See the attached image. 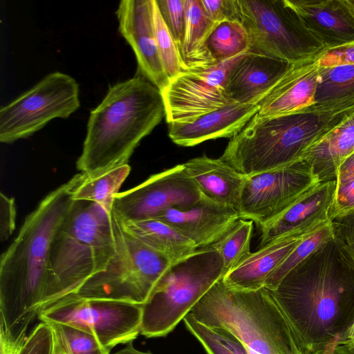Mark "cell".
<instances>
[{"instance_id": "obj_1", "label": "cell", "mask_w": 354, "mask_h": 354, "mask_svg": "<svg viewBox=\"0 0 354 354\" xmlns=\"http://www.w3.org/2000/svg\"><path fill=\"white\" fill-rule=\"evenodd\" d=\"M268 290L301 354L341 344L354 323V259L335 233Z\"/></svg>"}, {"instance_id": "obj_2", "label": "cell", "mask_w": 354, "mask_h": 354, "mask_svg": "<svg viewBox=\"0 0 354 354\" xmlns=\"http://www.w3.org/2000/svg\"><path fill=\"white\" fill-rule=\"evenodd\" d=\"M73 202L66 183L48 194L1 256L0 329L15 340L26 337L50 301V244Z\"/></svg>"}, {"instance_id": "obj_3", "label": "cell", "mask_w": 354, "mask_h": 354, "mask_svg": "<svg viewBox=\"0 0 354 354\" xmlns=\"http://www.w3.org/2000/svg\"><path fill=\"white\" fill-rule=\"evenodd\" d=\"M164 117L161 91L142 75L111 86L91 111L77 169L94 178L127 164Z\"/></svg>"}, {"instance_id": "obj_4", "label": "cell", "mask_w": 354, "mask_h": 354, "mask_svg": "<svg viewBox=\"0 0 354 354\" xmlns=\"http://www.w3.org/2000/svg\"><path fill=\"white\" fill-rule=\"evenodd\" d=\"M354 113L308 109L276 115L257 113L231 138L220 158L245 176L290 164Z\"/></svg>"}, {"instance_id": "obj_5", "label": "cell", "mask_w": 354, "mask_h": 354, "mask_svg": "<svg viewBox=\"0 0 354 354\" xmlns=\"http://www.w3.org/2000/svg\"><path fill=\"white\" fill-rule=\"evenodd\" d=\"M189 313L206 326L228 331L256 354H301L287 318L265 287L236 289L222 278Z\"/></svg>"}, {"instance_id": "obj_6", "label": "cell", "mask_w": 354, "mask_h": 354, "mask_svg": "<svg viewBox=\"0 0 354 354\" xmlns=\"http://www.w3.org/2000/svg\"><path fill=\"white\" fill-rule=\"evenodd\" d=\"M115 253L111 213L95 203L74 201L50 244L51 293L46 306L75 294L106 268Z\"/></svg>"}, {"instance_id": "obj_7", "label": "cell", "mask_w": 354, "mask_h": 354, "mask_svg": "<svg viewBox=\"0 0 354 354\" xmlns=\"http://www.w3.org/2000/svg\"><path fill=\"white\" fill-rule=\"evenodd\" d=\"M224 277L222 259L212 246L172 265L142 305L140 334L164 337Z\"/></svg>"}, {"instance_id": "obj_8", "label": "cell", "mask_w": 354, "mask_h": 354, "mask_svg": "<svg viewBox=\"0 0 354 354\" xmlns=\"http://www.w3.org/2000/svg\"><path fill=\"white\" fill-rule=\"evenodd\" d=\"M112 219L115 255L104 271L90 278L75 295L143 305L173 264L125 230L113 214Z\"/></svg>"}, {"instance_id": "obj_9", "label": "cell", "mask_w": 354, "mask_h": 354, "mask_svg": "<svg viewBox=\"0 0 354 354\" xmlns=\"http://www.w3.org/2000/svg\"><path fill=\"white\" fill-rule=\"evenodd\" d=\"M248 51L295 64L317 58L324 44L307 28L288 0H236Z\"/></svg>"}, {"instance_id": "obj_10", "label": "cell", "mask_w": 354, "mask_h": 354, "mask_svg": "<svg viewBox=\"0 0 354 354\" xmlns=\"http://www.w3.org/2000/svg\"><path fill=\"white\" fill-rule=\"evenodd\" d=\"M80 106L77 81L64 73H50L1 108L0 142L28 138L54 118H68Z\"/></svg>"}, {"instance_id": "obj_11", "label": "cell", "mask_w": 354, "mask_h": 354, "mask_svg": "<svg viewBox=\"0 0 354 354\" xmlns=\"http://www.w3.org/2000/svg\"><path fill=\"white\" fill-rule=\"evenodd\" d=\"M142 305L68 295L43 308L44 322L73 326L97 337L108 351L133 342L140 334Z\"/></svg>"}, {"instance_id": "obj_12", "label": "cell", "mask_w": 354, "mask_h": 354, "mask_svg": "<svg viewBox=\"0 0 354 354\" xmlns=\"http://www.w3.org/2000/svg\"><path fill=\"white\" fill-rule=\"evenodd\" d=\"M319 183L304 158L246 176L238 208L239 216L251 220L260 227Z\"/></svg>"}, {"instance_id": "obj_13", "label": "cell", "mask_w": 354, "mask_h": 354, "mask_svg": "<svg viewBox=\"0 0 354 354\" xmlns=\"http://www.w3.org/2000/svg\"><path fill=\"white\" fill-rule=\"evenodd\" d=\"M242 55L184 71L171 79L161 91L167 123L189 122L234 103L227 94L226 82L230 68Z\"/></svg>"}, {"instance_id": "obj_14", "label": "cell", "mask_w": 354, "mask_h": 354, "mask_svg": "<svg viewBox=\"0 0 354 354\" xmlns=\"http://www.w3.org/2000/svg\"><path fill=\"white\" fill-rule=\"evenodd\" d=\"M202 195L183 164L151 175L114 197L111 213L121 222L153 218L170 208L193 205Z\"/></svg>"}, {"instance_id": "obj_15", "label": "cell", "mask_w": 354, "mask_h": 354, "mask_svg": "<svg viewBox=\"0 0 354 354\" xmlns=\"http://www.w3.org/2000/svg\"><path fill=\"white\" fill-rule=\"evenodd\" d=\"M119 31L132 48L140 73L160 91L169 80L156 40L152 0H123L116 11Z\"/></svg>"}, {"instance_id": "obj_16", "label": "cell", "mask_w": 354, "mask_h": 354, "mask_svg": "<svg viewBox=\"0 0 354 354\" xmlns=\"http://www.w3.org/2000/svg\"><path fill=\"white\" fill-rule=\"evenodd\" d=\"M153 218L169 225L200 249L216 243L241 218L236 208L216 203L202 196L192 206L170 208Z\"/></svg>"}, {"instance_id": "obj_17", "label": "cell", "mask_w": 354, "mask_h": 354, "mask_svg": "<svg viewBox=\"0 0 354 354\" xmlns=\"http://www.w3.org/2000/svg\"><path fill=\"white\" fill-rule=\"evenodd\" d=\"M336 180L319 183L260 226L259 248L288 234L317 228L331 219Z\"/></svg>"}, {"instance_id": "obj_18", "label": "cell", "mask_w": 354, "mask_h": 354, "mask_svg": "<svg viewBox=\"0 0 354 354\" xmlns=\"http://www.w3.org/2000/svg\"><path fill=\"white\" fill-rule=\"evenodd\" d=\"M293 66L273 57L247 52L230 68L226 92L234 103L258 104Z\"/></svg>"}, {"instance_id": "obj_19", "label": "cell", "mask_w": 354, "mask_h": 354, "mask_svg": "<svg viewBox=\"0 0 354 354\" xmlns=\"http://www.w3.org/2000/svg\"><path fill=\"white\" fill-rule=\"evenodd\" d=\"M326 49L354 41V10L348 0H288Z\"/></svg>"}, {"instance_id": "obj_20", "label": "cell", "mask_w": 354, "mask_h": 354, "mask_svg": "<svg viewBox=\"0 0 354 354\" xmlns=\"http://www.w3.org/2000/svg\"><path fill=\"white\" fill-rule=\"evenodd\" d=\"M259 111V105L233 103L189 122L169 124V136L176 145L193 147L205 141L232 138Z\"/></svg>"}, {"instance_id": "obj_21", "label": "cell", "mask_w": 354, "mask_h": 354, "mask_svg": "<svg viewBox=\"0 0 354 354\" xmlns=\"http://www.w3.org/2000/svg\"><path fill=\"white\" fill-rule=\"evenodd\" d=\"M321 66L317 58L293 64L289 71L258 104L260 116L289 114L314 104Z\"/></svg>"}, {"instance_id": "obj_22", "label": "cell", "mask_w": 354, "mask_h": 354, "mask_svg": "<svg viewBox=\"0 0 354 354\" xmlns=\"http://www.w3.org/2000/svg\"><path fill=\"white\" fill-rule=\"evenodd\" d=\"M317 228L286 234L259 248L228 272L223 277V281L240 290L264 287L268 278L300 241Z\"/></svg>"}, {"instance_id": "obj_23", "label": "cell", "mask_w": 354, "mask_h": 354, "mask_svg": "<svg viewBox=\"0 0 354 354\" xmlns=\"http://www.w3.org/2000/svg\"><path fill=\"white\" fill-rule=\"evenodd\" d=\"M183 165L187 175L203 197L238 210L245 176L220 158L202 156L190 159Z\"/></svg>"}, {"instance_id": "obj_24", "label": "cell", "mask_w": 354, "mask_h": 354, "mask_svg": "<svg viewBox=\"0 0 354 354\" xmlns=\"http://www.w3.org/2000/svg\"><path fill=\"white\" fill-rule=\"evenodd\" d=\"M354 153V113L330 130L304 154L320 183L336 180L340 165Z\"/></svg>"}, {"instance_id": "obj_25", "label": "cell", "mask_w": 354, "mask_h": 354, "mask_svg": "<svg viewBox=\"0 0 354 354\" xmlns=\"http://www.w3.org/2000/svg\"><path fill=\"white\" fill-rule=\"evenodd\" d=\"M120 222L125 230L167 257L173 265L189 257L198 250L192 241L158 219Z\"/></svg>"}, {"instance_id": "obj_26", "label": "cell", "mask_w": 354, "mask_h": 354, "mask_svg": "<svg viewBox=\"0 0 354 354\" xmlns=\"http://www.w3.org/2000/svg\"><path fill=\"white\" fill-rule=\"evenodd\" d=\"M185 3L186 21L179 50L185 66L187 70L196 69L217 63L207 48V39L217 23L206 15L200 0H185Z\"/></svg>"}, {"instance_id": "obj_27", "label": "cell", "mask_w": 354, "mask_h": 354, "mask_svg": "<svg viewBox=\"0 0 354 354\" xmlns=\"http://www.w3.org/2000/svg\"><path fill=\"white\" fill-rule=\"evenodd\" d=\"M354 107V64L321 67L314 104L315 111L344 110Z\"/></svg>"}, {"instance_id": "obj_28", "label": "cell", "mask_w": 354, "mask_h": 354, "mask_svg": "<svg viewBox=\"0 0 354 354\" xmlns=\"http://www.w3.org/2000/svg\"><path fill=\"white\" fill-rule=\"evenodd\" d=\"M130 171L131 167L125 164L94 178L80 173L66 185L73 200L95 203L111 213L114 197Z\"/></svg>"}, {"instance_id": "obj_29", "label": "cell", "mask_w": 354, "mask_h": 354, "mask_svg": "<svg viewBox=\"0 0 354 354\" xmlns=\"http://www.w3.org/2000/svg\"><path fill=\"white\" fill-rule=\"evenodd\" d=\"M207 48L216 62H223L245 53L250 48L248 32L237 20L216 24L207 41Z\"/></svg>"}, {"instance_id": "obj_30", "label": "cell", "mask_w": 354, "mask_h": 354, "mask_svg": "<svg viewBox=\"0 0 354 354\" xmlns=\"http://www.w3.org/2000/svg\"><path fill=\"white\" fill-rule=\"evenodd\" d=\"M253 228L252 221L239 218L221 239L212 245L222 259L224 276L252 252L250 243Z\"/></svg>"}, {"instance_id": "obj_31", "label": "cell", "mask_w": 354, "mask_h": 354, "mask_svg": "<svg viewBox=\"0 0 354 354\" xmlns=\"http://www.w3.org/2000/svg\"><path fill=\"white\" fill-rule=\"evenodd\" d=\"M183 321L207 354H250L240 340L224 329L206 326L191 313L187 314Z\"/></svg>"}, {"instance_id": "obj_32", "label": "cell", "mask_w": 354, "mask_h": 354, "mask_svg": "<svg viewBox=\"0 0 354 354\" xmlns=\"http://www.w3.org/2000/svg\"><path fill=\"white\" fill-rule=\"evenodd\" d=\"M51 327L56 354H111L95 336L71 325L46 322Z\"/></svg>"}, {"instance_id": "obj_33", "label": "cell", "mask_w": 354, "mask_h": 354, "mask_svg": "<svg viewBox=\"0 0 354 354\" xmlns=\"http://www.w3.org/2000/svg\"><path fill=\"white\" fill-rule=\"evenodd\" d=\"M334 234L331 221L307 234L267 280L265 288L272 290L292 268L313 252Z\"/></svg>"}, {"instance_id": "obj_34", "label": "cell", "mask_w": 354, "mask_h": 354, "mask_svg": "<svg viewBox=\"0 0 354 354\" xmlns=\"http://www.w3.org/2000/svg\"><path fill=\"white\" fill-rule=\"evenodd\" d=\"M153 23L160 57L169 81L187 68L179 48L165 24L156 0H152Z\"/></svg>"}, {"instance_id": "obj_35", "label": "cell", "mask_w": 354, "mask_h": 354, "mask_svg": "<svg viewBox=\"0 0 354 354\" xmlns=\"http://www.w3.org/2000/svg\"><path fill=\"white\" fill-rule=\"evenodd\" d=\"M165 25L180 48L185 31V0H156Z\"/></svg>"}, {"instance_id": "obj_36", "label": "cell", "mask_w": 354, "mask_h": 354, "mask_svg": "<svg viewBox=\"0 0 354 354\" xmlns=\"http://www.w3.org/2000/svg\"><path fill=\"white\" fill-rule=\"evenodd\" d=\"M19 354H56L53 330L41 322L28 335Z\"/></svg>"}, {"instance_id": "obj_37", "label": "cell", "mask_w": 354, "mask_h": 354, "mask_svg": "<svg viewBox=\"0 0 354 354\" xmlns=\"http://www.w3.org/2000/svg\"><path fill=\"white\" fill-rule=\"evenodd\" d=\"M206 15L214 22L237 20L236 0H200Z\"/></svg>"}, {"instance_id": "obj_38", "label": "cell", "mask_w": 354, "mask_h": 354, "mask_svg": "<svg viewBox=\"0 0 354 354\" xmlns=\"http://www.w3.org/2000/svg\"><path fill=\"white\" fill-rule=\"evenodd\" d=\"M321 67H333L354 64V41L333 48L326 49L318 57Z\"/></svg>"}, {"instance_id": "obj_39", "label": "cell", "mask_w": 354, "mask_h": 354, "mask_svg": "<svg viewBox=\"0 0 354 354\" xmlns=\"http://www.w3.org/2000/svg\"><path fill=\"white\" fill-rule=\"evenodd\" d=\"M17 209L15 198L0 194V240L6 241L15 228Z\"/></svg>"}, {"instance_id": "obj_40", "label": "cell", "mask_w": 354, "mask_h": 354, "mask_svg": "<svg viewBox=\"0 0 354 354\" xmlns=\"http://www.w3.org/2000/svg\"><path fill=\"white\" fill-rule=\"evenodd\" d=\"M335 234L344 243L354 259V210L331 218Z\"/></svg>"}, {"instance_id": "obj_41", "label": "cell", "mask_w": 354, "mask_h": 354, "mask_svg": "<svg viewBox=\"0 0 354 354\" xmlns=\"http://www.w3.org/2000/svg\"><path fill=\"white\" fill-rule=\"evenodd\" d=\"M353 210H354V178L343 184L337 185L331 218Z\"/></svg>"}, {"instance_id": "obj_42", "label": "cell", "mask_w": 354, "mask_h": 354, "mask_svg": "<svg viewBox=\"0 0 354 354\" xmlns=\"http://www.w3.org/2000/svg\"><path fill=\"white\" fill-rule=\"evenodd\" d=\"M26 338L15 340L0 329V354H19Z\"/></svg>"}, {"instance_id": "obj_43", "label": "cell", "mask_w": 354, "mask_h": 354, "mask_svg": "<svg viewBox=\"0 0 354 354\" xmlns=\"http://www.w3.org/2000/svg\"><path fill=\"white\" fill-rule=\"evenodd\" d=\"M354 178V153L348 156L339 167L337 176V185L343 184Z\"/></svg>"}, {"instance_id": "obj_44", "label": "cell", "mask_w": 354, "mask_h": 354, "mask_svg": "<svg viewBox=\"0 0 354 354\" xmlns=\"http://www.w3.org/2000/svg\"><path fill=\"white\" fill-rule=\"evenodd\" d=\"M111 354H152L149 352H144L135 348L131 342L128 343L126 346L118 351Z\"/></svg>"}, {"instance_id": "obj_45", "label": "cell", "mask_w": 354, "mask_h": 354, "mask_svg": "<svg viewBox=\"0 0 354 354\" xmlns=\"http://www.w3.org/2000/svg\"><path fill=\"white\" fill-rule=\"evenodd\" d=\"M321 354H351L336 343L328 346Z\"/></svg>"}, {"instance_id": "obj_46", "label": "cell", "mask_w": 354, "mask_h": 354, "mask_svg": "<svg viewBox=\"0 0 354 354\" xmlns=\"http://www.w3.org/2000/svg\"><path fill=\"white\" fill-rule=\"evenodd\" d=\"M339 345L347 352L354 354V341L344 342Z\"/></svg>"}, {"instance_id": "obj_47", "label": "cell", "mask_w": 354, "mask_h": 354, "mask_svg": "<svg viewBox=\"0 0 354 354\" xmlns=\"http://www.w3.org/2000/svg\"><path fill=\"white\" fill-rule=\"evenodd\" d=\"M351 341H354V323L352 325V326L350 328V329L348 330V332L346 335V337H345V340L342 343L347 342H351Z\"/></svg>"}, {"instance_id": "obj_48", "label": "cell", "mask_w": 354, "mask_h": 354, "mask_svg": "<svg viewBox=\"0 0 354 354\" xmlns=\"http://www.w3.org/2000/svg\"><path fill=\"white\" fill-rule=\"evenodd\" d=\"M348 2L349 3V4L351 5V6L353 8V9L354 10V0H348Z\"/></svg>"}]
</instances>
